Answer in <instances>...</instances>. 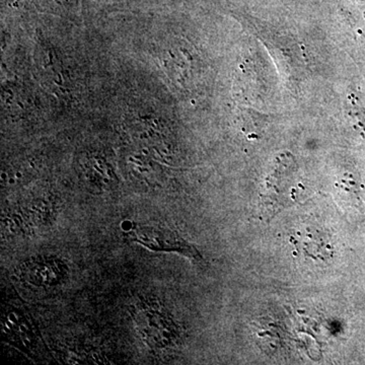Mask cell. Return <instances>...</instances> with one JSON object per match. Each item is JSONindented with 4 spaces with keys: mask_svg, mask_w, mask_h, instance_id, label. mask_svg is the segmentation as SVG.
I'll list each match as a JSON object with an SVG mask.
<instances>
[{
    "mask_svg": "<svg viewBox=\"0 0 365 365\" xmlns=\"http://www.w3.org/2000/svg\"><path fill=\"white\" fill-rule=\"evenodd\" d=\"M349 108H348V115L351 118L352 123L355 125V128L359 129L362 134L365 133V113L362 109L361 105L359 103V98L355 96H350Z\"/></svg>",
    "mask_w": 365,
    "mask_h": 365,
    "instance_id": "obj_4",
    "label": "cell"
},
{
    "mask_svg": "<svg viewBox=\"0 0 365 365\" xmlns=\"http://www.w3.org/2000/svg\"><path fill=\"white\" fill-rule=\"evenodd\" d=\"M1 329L6 342L11 343L31 359H44L45 346L39 334L20 309L11 307L2 314Z\"/></svg>",
    "mask_w": 365,
    "mask_h": 365,
    "instance_id": "obj_3",
    "label": "cell"
},
{
    "mask_svg": "<svg viewBox=\"0 0 365 365\" xmlns=\"http://www.w3.org/2000/svg\"><path fill=\"white\" fill-rule=\"evenodd\" d=\"M306 187L300 179L294 157L283 153L276 158L261 193L259 206L262 220L269 222L284 209L302 203Z\"/></svg>",
    "mask_w": 365,
    "mask_h": 365,
    "instance_id": "obj_1",
    "label": "cell"
},
{
    "mask_svg": "<svg viewBox=\"0 0 365 365\" xmlns=\"http://www.w3.org/2000/svg\"><path fill=\"white\" fill-rule=\"evenodd\" d=\"M122 230L129 241L141 245L151 251L177 253L188 257L191 260L202 261L200 252L170 228L124 222Z\"/></svg>",
    "mask_w": 365,
    "mask_h": 365,
    "instance_id": "obj_2",
    "label": "cell"
}]
</instances>
